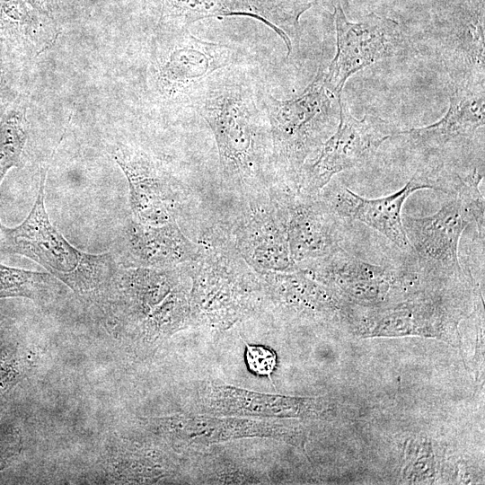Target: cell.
<instances>
[{"label": "cell", "instance_id": "cell-9", "mask_svg": "<svg viewBox=\"0 0 485 485\" xmlns=\"http://www.w3.org/2000/svg\"><path fill=\"white\" fill-rule=\"evenodd\" d=\"M340 123L323 143L314 161L304 165L298 192L317 196L332 177L372 157L387 139L400 131L390 121L372 115L356 119L340 101Z\"/></svg>", "mask_w": 485, "mask_h": 485}, {"label": "cell", "instance_id": "cell-14", "mask_svg": "<svg viewBox=\"0 0 485 485\" xmlns=\"http://www.w3.org/2000/svg\"><path fill=\"white\" fill-rule=\"evenodd\" d=\"M302 14L298 4L284 6L258 0H163L158 26L185 27L198 21L223 16L242 15L262 22L293 49L291 35Z\"/></svg>", "mask_w": 485, "mask_h": 485}, {"label": "cell", "instance_id": "cell-3", "mask_svg": "<svg viewBox=\"0 0 485 485\" xmlns=\"http://www.w3.org/2000/svg\"><path fill=\"white\" fill-rule=\"evenodd\" d=\"M340 99L327 88L319 70L298 97L278 100L260 93L269 125L277 182L298 192L308 157L320 150L337 128Z\"/></svg>", "mask_w": 485, "mask_h": 485}, {"label": "cell", "instance_id": "cell-7", "mask_svg": "<svg viewBox=\"0 0 485 485\" xmlns=\"http://www.w3.org/2000/svg\"><path fill=\"white\" fill-rule=\"evenodd\" d=\"M230 219L211 234L233 248L255 271H290L295 265L290 257L287 211L283 187L243 198Z\"/></svg>", "mask_w": 485, "mask_h": 485}, {"label": "cell", "instance_id": "cell-12", "mask_svg": "<svg viewBox=\"0 0 485 485\" xmlns=\"http://www.w3.org/2000/svg\"><path fill=\"white\" fill-rule=\"evenodd\" d=\"M449 108L436 123L400 130L423 153L445 150L476 137L483 139L485 121L484 80H453Z\"/></svg>", "mask_w": 485, "mask_h": 485}, {"label": "cell", "instance_id": "cell-15", "mask_svg": "<svg viewBox=\"0 0 485 485\" xmlns=\"http://www.w3.org/2000/svg\"><path fill=\"white\" fill-rule=\"evenodd\" d=\"M113 254L124 267L169 268L194 261L202 242L189 239L176 221L160 225L128 221L119 237Z\"/></svg>", "mask_w": 485, "mask_h": 485}, {"label": "cell", "instance_id": "cell-5", "mask_svg": "<svg viewBox=\"0 0 485 485\" xmlns=\"http://www.w3.org/2000/svg\"><path fill=\"white\" fill-rule=\"evenodd\" d=\"M482 177L477 169L461 175L450 199L430 216H402L410 255L419 272L436 279H466L458 245L463 231L472 224L484 242V198L479 190Z\"/></svg>", "mask_w": 485, "mask_h": 485}, {"label": "cell", "instance_id": "cell-4", "mask_svg": "<svg viewBox=\"0 0 485 485\" xmlns=\"http://www.w3.org/2000/svg\"><path fill=\"white\" fill-rule=\"evenodd\" d=\"M189 263L169 268L119 266L98 305L108 327L121 333L167 330L186 313Z\"/></svg>", "mask_w": 485, "mask_h": 485}, {"label": "cell", "instance_id": "cell-18", "mask_svg": "<svg viewBox=\"0 0 485 485\" xmlns=\"http://www.w3.org/2000/svg\"><path fill=\"white\" fill-rule=\"evenodd\" d=\"M27 137L25 112L20 109L7 111L0 121V185L10 169L21 165Z\"/></svg>", "mask_w": 485, "mask_h": 485}, {"label": "cell", "instance_id": "cell-16", "mask_svg": "<svg viewBox=\"0 0 485 485\" xmlns=\"http://www.w3.org/2000/svg\"><path fill=\"white\" fill-rule=\"evenodd\" d=\"M290 257L295 265L324 257L340 247L338 218L317 196L283 189Z\"/></svg>", "mask_w": 485, "mask_h": 485}, {"label": "cell", "instance_id": "cell-2", "mask_svg": "<svg viewBox=\"0 0 485 485\" xmlns=\"http://www.w3.org/2000/svg\"><path fill=\"white\" fill-rule=\"evenodd\" d=\"M46 178L47 169L41 168L38 194L23 222L0 228V252L31 259L82 301L98 306L120 264L113 252L76 249L52 225L44 204Z\"/></svg>", "mask_w": 485, "mask_h": 485}, {"label": "cell", "instance_id": "cell-21", "mask_svg": "<svg viewBox=\"0 0 485 485\" xmlns=\"http://www.w3.org/2000/svg\"><path fill=\"white\" fill-rule=\"evenodd\" d=\"M2 323V320L0 319V324Z\"/></svg>", "mask_w": 485, "mask_h": 485}, {"label": "cell", "instance_id": "cell-19", "mask_svg": "<svg viewBox=\"0 0 485 485\" xmlns=\"http://www.w3.org/2000/svg\"><path fill=\"white\" fill-rule=\"evenodd\" d=\"M245 361L249 370L258 375H269L277 366L276 354L263 346L246 344Z\"/></svg>", "mask_w": 485, "mask_h": 485}, {"label": "cell", "instance_id": "cell-13", "mask_svg": "<svg viewBox=\"0 0 485 485\" xmlns=\"http://www.w3.org/2000/svg\"><path fill=\"white\" fill-rule=\"evenodd\" d=\"M295 269L362 300L378 299L392 284L412 281L418 274V270L409 267L393 269L370 263L341 246L324 257L298 263Z\"/></svg>", "mask_w": 485, "mask_h": 485}, {"label": "cell", "instance_id": "cell-20", "mask_svg": "<svg viewBox=\"0 0 485 485\" xmlns=\"http://www.w3.org/2000/svg\"><path fill=\"white\" fill-rule=\"evenodd\" d=\"M15 91L10 75L3 62L0 61V104L13 101Z\"/></svg>", "mask_w": 485, "mask_h": 485}, {"label": "cell", "instance_id": "cell-11", "mask_svg": "<svg viewBox=\"0 0 485 485\" xmlns=\"http://www.w3.org/2000/svg\"><path fill=\"white\" fill-rule=\"evenodd\" d=\"M112 156L128 181L133 218L152 225L176 221L185 194L170 170L154 156L128 145L119 144Z\"/></svg>", "mask_w": 485, "mask_h": 485}, {"label": "cell", "instance_id": "cell-10", "mask_svg": "<svg viewBox=\"0 0 485 485\" xmlns=\"http://www.w3.org/2000/svg\"><path fill=\"white\" fill-rule=\"evenodd\" d=\"M336 53L326 70L320 68L327 88L335 95L357 72L398 54L404 39L397 22L370 13L357 22H348L338 4L334 12Z\"/></svg>", "mask_w": 485, "mask_h": 485}, {"label": "cell", "instance_id": "cell-1", "mask_svg": "<svg viewBox=\"0 0 485 485\" xmlns=\"http://www.w3.org/2000/svg\"><path fill=\"white\" fill-rule=\"evenodd\" d=\"M191 104L216 139L223 184L242 198L277 183L269 125L251 84L224 72L214 76Z\"/></svg>", "mask_w": 485, "mask_h": 485}, {"label": "cell", "instance_id": "cell-17", "mask_svg": "<svg viewBox=\"0 0 485 485\" xmlns=\"http://www.w3.org/2000/svg\"><path fill=\"white\" fill-rule=\"evenodd\" d=\"M59 284L49 273L25 270L0 263V299L29 298L37 303L51 300Z\"/></svg>", "mask_w": 485, "mask_h": 485}, {"label": "cell", "instance_id": "cell-8", "mask_svg": "<svg viewBox=\"0 0 485 485\" xmlns=\"http://www.w3.org/2000/svg\"><path fill=\"white\" fill-rule=\"evenodd\" d=\"M424 189L448 192L449 172L442 165H423L399 190L376 198L362 197L343 184L326 185L319 196L339 220L359 221L411 254L401 210L413 192Z\"/></svg>", "mask_w": 485, "mask_h": 485}, {"label": "cell", "instance_id": "cell-6", "mask_svg": "<svg viewBox=\"0 0 485 485\" xmlns=\"http://www.w3.org/2000/svg\"><path fill=\"white\" fill-rule=\"evenodd\" d=\"M235 46L200 40L185 27H157L149 66V83L166 103H190L216 75L236 65Z\"/></svg>", "mask_w": 485, "mask_h": 485}]
</instances>
